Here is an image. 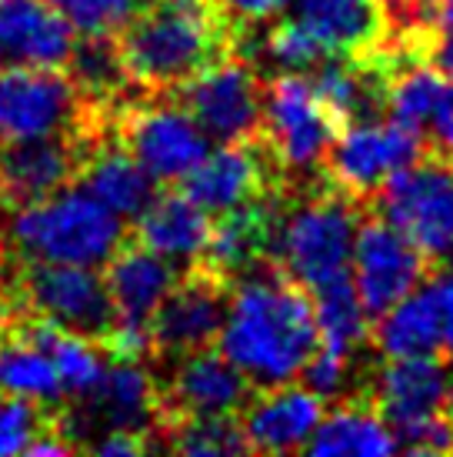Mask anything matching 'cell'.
I'll use <instances>...</instances> for the list:
<instances>
[{
  "instance_id": "cell-1",
  "label": "cell",
  "mask_w": 453,
  "mask_h": 457,
  "mask_svg": "<svg viewBox=\"0 0 453 457\" xmlns=\"http://www.w3.org/2000/svg\"><path fill=\"white\" fill-rule=\"evenodd\" d=\"M217 347L251 378L257 391L297 381L303 364L320 347L314 297L274 257H267L234 280Z\"/></svg>"
},
{
  "instance_id": "cell-2",
  "label": "cell",
  "mask_w": 453,
  "mask_h": 457,
  "mask_svg": "<svg viewBox=\"0 0 453 457\" xmlns=\"http://www.w3.org/2000/svg\"><path fill=\"white\" fill-rule=\"evenodd\" d=\"M117 37L140 94H177L220 57L240 51V27L217 0H151Z\"/></svg>"
},
{
  "instance_id": "cell-3",
  "label": "cell",
  "mask_w": 453,
  "mask_h": 457,
  "mask_svg": "<svg viewBox=\"0 0 453 457\" xmlns=\"http://www.w3.org/2000/svg\"><path fill=\"white\" fill-rule=\"evenodd\" d=\"M127 224L87 187L70 184L40 201L4 207V244L13 261L107 267L130 241Z\"/></svg>"
},
{
  "instance_id": "cell-4",
  "label": "cell",
  "mask_w": 453,
  "mask_h": 457,
  "mask_svg": "<svg viewBox=\"0 0 453 457\" xmlns=\"http://www.w3.org/2000/svg\"><path fill=\"white\" fill-rule=\"evenodd\" d=\"M367 204L353 201L327 174L293 184L284 194L274 234V261L307 294L353 274V244Z\"/></svg>"
},
{
  "instance_id": "cell-5",
  "label": "cell",
  "mask_w": 453,
  "mask_h": 457,
  "mask_svg": "<svg viewBox=\"0 0 453 457\" xmlns=\"http://www.w3.org/2000/svg\"><path fill=\"white\" fill-rule=\"evenodd\" d=\"M34 311L54 324L84 334L107 347L120 324L111 287L97 267L51 264V261H13L7 274V311Z\"/></svg>"
},
{
  "instance_id": "cell-6",
  "label": "cell",
  "mask_w": 453,
  "mask_h": 457,
  "mask_svg": "<svg viewBox=\"0 0 453 457\" xmlns=\"http://www.w3.org/2000/svg\"><path fill=\"white\" fill-rule=\"evenodd\" d=\"M343 130L340 117L317 94L314 80L280 71L264 80V137L287 184H307L324 174L330 144Z\"/></svg>"
},
{
  "instance_id": "cell-7",
  "label": "cell",
  "mask_w": 453,
  "mask_h": 457,
  "mask_svg": "<svg viewBox=\"0 0 453 457\" xmlns=\"http://www.w3.org/2000/svg\"><path fill=\"white\" fill-rule=\"evenodd\" d=\"M111 114L94 107L63 67L11 64L0 71V140L90 130Z\"/></svg>"
},
{
  "instance_id": "cell-8",
  "label": "cell",
  "mask_w": 453,
  "mask_h": 457,
  "mask_svg": "<svg viewBox=\"0 0 453 457\" xmlns=\"http://www.w3.org/2000/svg\"><path fill=\"white\" fill-rule=\"evenodd\" d=\"M370 207L393 220L433 264L447 261L453 251V157L424 151L380 184Z\"/></svg>"
},
{
  "instance_id": "cell-9",
  "label": "cell",
  "mask_w": 453,
  "mask_h": 457,
  "mask_svg": "<svg viewBox=\"0 0 453 457\" xmlns=\"http://www.w3.org/2000/svg\"><path fill=\"white\" fill-rule=\"evenodd\" d=\"M113 130L157 184L177 187L210 154L207 134L167 94H134L113 107Z\"/></svg>"
},
{
  "instance_id": "cell-10",
  "label": "cell",
  "mask_w": 453,
  "mask_h": 457,
  "mask_svg": "<svg viewBox=\"0 0 453 457\" xmlns=\"http://www.w3.org/2000/svg\"><path fill=\"white\" fill-rule=\"evenodd\" d=\"M167 97H174L217 144L257 140L264 130V74L243 51L220 57Z\"/></svg>"
},
{
  "instance_id": "cell-11",
  "label": "cell",
  "mask_w": 453,
  "mask_h": 457,
  "mask_svg": "<svg viewBox=\"0 0 453 457\" xmlns=\"http://www.w3.org/2000/svg\"><path fill=\"white\" fill-rule=\"evenodd\" d=\"M234 284L217 270L194 261L180 270L177 284L151 318V361L170 364L177 357L214 347L224 334Z\"/></svg>"
},
{
  "instance_id": "cell-12",
  "label": "cell",
  "mask_w": 453,
  "mask_h": 457,
  "mask_svg": "<svg viewBox=\"0 0 453 457\" xmlns=\"http://www.w3.org/2000/svg\"><path fill=\"white\" fill-rule=\"evenodd\" d=\"M430 261L393 220L367 207L353 244V284L367 314L377 320L433 274Z\"/></svg>"
},
{
  "instance_id": "cell-13",
  "label": "cell",
  "mask_w": 453,
  "mask_h": 457,
  "mask_svg": "<svg viewBox=\"0 0 453 457\" xmlns=\"http://www.w3.org/2000/svg\"><path fill=\"white\" fill-rule=\"evenodd\" d=\"M430 144L424 134L403 128L393 117L364 120V124H347L337 140L330 144V154L324 161V174L330 184H337L353 201L370 207L380 184L397 174L400 167L414 164Z\"/></svg>"
},
{
  "instance_id": "cell-14",
  "label": "cell",
  "mask_w": 453,
  "mask_h": 457,
  "mask_svg": "<svg viewBox=\"0 0 453 457\" xmlns=\"http://www.w3.org/2000/svg\"><path fill=\"white\" fill-rule=\"evenodd\" d=\"M177 187L190 201L201 204L210 217H220L284 191L287 178L280 174L264 137H257L240 140V144H220Z\"/></svg>"
},
{
  "instance_id": "cell-15",
  "label": "cell",
  "mask_w": 453,
  "mask_h": 457,
  "mask_svg": "<svg viewBox=\"0 0 453 457\" xmlns=\"http://www.w3.org/2000/svg\"><path fill=\"white\" fill-rule=\"evenodd\" d=\"M107 124L111 120H103L101 128L74 130V134L0 140V204L21 207L77 184L90 144Z\"/></svg>"
},
{
  "instance_id": "cell-16",
  "label": "cell",
  "mask_w": 453,
  "mask_h": 457,
  "mask_svg": "<svg viewBox=\"0 0 453 457\" xmlns=\"http://www.w3.org/2000/svg\"><path fill=\"white\" fill-rule=\"evenodd\" d=\"M253 391L251 378L224 351L203 347L170 361V374L161 381V424L177 418H230L247 407Z\"/></svg>"
},
{
  "instance_id": "cell-17",
  "label": "cell",
  "mask_w": 453,
  "mask_h": 457,
  "mask_svg": "<svg viewBox=\"0 0 453 457\" xmlns=\"http://www.w3.org/2000/svg\"><path fill=\"white\" fill-rule=\"evenodd\" d=\"M367 397L393 434L453 407V370L447 357H383L367 378Z\"/></svg>"
},
{
  "instance_id": "cell-18",
  "label": "cell",
  "mask_w": 453,
  "mask_h": 457,
  "mask_svg": "<svg viewBox=\"0 0 453 457\" xmlns=\"http://www.w3.org/2000/svg\"><path fill=\"white\" fill-rule=\"evenodd\" d=\"M327 414V401L303 384H274L253 391L240 411V428L251 454H290L307 451L317 424Z\"/></svg>"
},
{
  "instance_id": "cell-19",
  "label": "cell",
  "mask_w": 453,
  "mask_h": 457,
  "mask_svg": "<svg viewBox=\"0 0 453 457\" xmlns=\"http://www.w3.org/2000/svg\"><path fill=\"white\" fill-rule=\"evenodd\" d=\"M180 270L184 267L153 254L151 247L134 241V234H130V241L107 261V270H103L120 324L140 330L151 328V318L157 314V307L164 304Z\"/></svg>"
},
{
  "instance_id": "cell-20",
  "label": "cell",
  "mask_w": 453,
  "mask_h": 457,
  "mask_svg": "<svg viewBox=\"0 0 453 457\" xmlns=\"http://www.w3.org/2000/svg\"><path fill=\"white\" fill-rule=\"evenodd\" d=\"M80 187H87L94 197H101L113 214H120L124 220H137L151 201L157 197V180L144 170L134 154L124 147V140L117 137L113 130V117L111 124L94 137L87 151V161L80 167V178H77Z\"/></svg>"
},
{
  "instance_id": "cell-21",
  "label": "cell",
  "mask_w": 453,
  "mask_h": 457,
  "mask_svg": "<svg viewBox=\"0 0 453 457\" xmlns=\"http://www.w3.org/2000/svg\"><path fill=\"white\" fill-rule=\"evenodd\" d=\"M77 30L47 0H0V57L27 67H67Z\"/></svg>"
},
{
  "instance_id": "cell-22",
  "label": "cell",
  "mask_w": 453,
  "mask_h": 457,
  "mask_svg": "<svg viewBox=\"0 0 453 457\" xmlns=\"http://www.w3.org/2000/svg\"><path fill=\"white\" fill-rule=\"evenodd\" d=\"M293 17L327 54L364 57L380 51L391 34L383 0H293Z\"/></svg>"
},
{
  "instance_id": "cell-23",
  "label": "cell",
  "mask_w": 453,
  "mask_h": 457,
  "mask_svg": "<svg viewBox=\"0 0 453 457\" xmlns=\"http://www.w3.org/2000/svg\"><path fill=\"white\" fill-rule=\"evenodd\" d=\"M130 234H134V241L151 247L153 254L187 267L194 261H201V254L207 251L210 234H214V217L197 201H190L180 187H167L134 220Z\"/></svg>"
},
{
  "instance_id": "cell-24",
  "label": "cell",
  "mask_w": 453,
  "mask_h": 457,
  "mask_svg": "<svg viewBox=\"0 0 453 457\" xmlns=\"http://www.w3.org/2000/svg\"><path fill=\"white\" fill-rule=\"evenodd\" d=\"M400 441L383 420L377 404L367 394H353L343 401H334V411L324 414L317 424L314 437L307 445V454H357V457H380L397 454Z\"/></svg>"
},
{
  "instance_id": "cell-25",
  "label": "cell",
  "mask_w": 453,
  "mask_h": 457,
  "mask_svg": "<svg viewBox=\"0 0 453 457\" xmlns=\"http://www.w3.org/2000/svg\"><path fill=\"white\" fill-rule=\"evenodd\" d=\"M374 351L380 357H450L441 307L427 280L374 320Z\"/></svg>"
},
{
  "instance_id": "cell-26",
  "label": "cell",
  "mask_w": 453,
  "mask_h": 457,
  "mask_svg": "<svg viewBox=\"0 0 453 457\" xmlns=\"http://www.w3.org/2000/svg\"><path fill=\"white\" fill-rule=\"evenodd\" d=\"M0 394L30 397L47 407H61L67 401L51 351H44L4 318H0Z\"/></svg>"
},
{
  "instance_id": "cell-27",
  "label": "cell",
  "mask_w": 453,
  "mask_h": 457,
  "mask_svg": "<svg viewBox=\"0 0 453 457\" xmlns=\"http://www.w3.org/2000/svg\"><path fill=\"white\" fill-rule=\"evenodd\" d=\"M63 71L74 77L80 94L101 111H113L127 97L140 94L130 80L117 34H77L74 54Z\"/></svg>"
},
{
  "instance_id": "cell-28",
  "label": "cell",
  "mask_w": 453,
  "mask_h": 457,
  "mask_svg": "<svg viewBox=\"0 0 453 457\" xmlns=\"http://www.w3.org/2000/svg\"><path fill=\"white\" fill-rule=\"evenodd\" d=\"M310 297H314L317 328H320L324 347H334V351L353 357H360L367 347H374V318L367 314L364 301L357 294L353 274L320 287Z\"/></svg>"
},
{
  "instance_id": "cell-29",
  "label": "cell",
  "mask_w": 453,
  "mask_h": 457,
  "mask_svg": "<svg viewBox=\"0 0 453 457\" xmlns=\"http://www.w3.org/2000/svg\"><path fill=\"white\" fill-rule=\"evenodd\" d=\"M161 451L184 457H234L251 454V445L240 428V414L230 418H177L157 428Z\"/></svg>"
},
{
  "instance_id": "cell-30",
  "label": "cell",
  "mask_w": 453,
  "mask_h": 457,
  "mask_svg": "<svg viewBox=\"0 0 453 457\" xmlns=\"http://www.w3.org/2000/svg\"><path fill=\"white\" fill-rule=\"evenodd\" d=\"M77 34H120L147 0H47Z\"/></svg>"
},
{
  "instance_id": "cell-31",
  "label": "cell",
  "mask_w": 453,
  "mask_h": 457,
  "mask_svg": "<svg viewBox=\"0 0 453 457\" xmlns=\"http://www.w3.org/2000/svg\"><path fill=\"white\" fill-rule=\"evenodd\" d=\"M54 414L57 407L37 404L17 394H0V457L24 454L27 445L54 424Z\"/></svg>"
},
{
  "instance_id": "cell-32",
  "label": "cell",
  "mask_w": 453,
  "mask_h": 457,
  "mask_svg": "<svg viewBox=\"0 0 453 457\" xmlns=\"http://www.w3.org/2000/svg\"><path fill=\"white\" fill-rule=\"evenodd\" d=\"M217 4L240 30H257V27L274 24L277 17H284L293 7V0H217Z\"/></svg>"
},
{
  "instance_id": "cell-33",
  "label": "cell",
  "mask_w": 453,
  "mask_h": 457,
  "mask_svg": "<svg viewBox=\"0 0 453 457\" xmlns=\"http://www.w3.org/2000/svg\"><path fill=\"white\" fill-rule=\"evenodd\" d=\"M87 451H94V454L101 457H140V454H151L153 441L147 434H137V431H107Z\"/></svg>"
},
{
  "instance_id": "cell-34",
  "label": "cell",
  "mask_w": 453,
  "mask_h": 457,
  "mask_svg": "<svg viewBox=\"0 0 453 457\" xmlns=\"http://www.w3.org/2000/svg\"><path fill=\"white\" fill-rule=\"evenodd\" d=\"M427 144L433 151L453 157V80H447L441 101H437V111L427 124Z\"/></svg>"
},
{
  "instance_id": "cell-35",
  "label": "cell",
  "mask_w": 453,
  "mask_h": 457,
  "mask_svg": "<svg viewBox=\"0 0 453 457\" xmlns=\"http://www.w3.org/2000/svg\"><path fill=\"white\" fill-rule=\"evenodd\" d=\"M427 61L453 80V34H437V37L430 40Z\"/></svg>"
},
{
  "instance_id": "cell-36",
  "label": "cell",
  "mask_w": 453,
  "mask_h": 457,
  "mask_svg": "<svg viewBox=\"0 0 453 457\" xmlns=\"http://www.w3.org/2000/svg\"><path fill=\"white\" fill-rule=\"evenodd\" d=\"M437 34H453V0H437Z\"/></svg>"
},
{
  "instance_id": "cell-37",
  "label": "cell",
  "mask_w": 453,
  "mask_h": 457,
  "mask_svg": "<svg viewBox=\"0 0 453 457\" xmlns=\"http://www.w3.org/2000/svg\"><path fill=\"white\" fill-rule=\"evenodd\" d=\"M7 244H4V204H0V270H4V264H7ZM4 284H7V278L0 280V291H4Z\"/></svg>"
},
{
  "instance_id": "cell-38",
  "label": "cell",
  "mask_w": 453,
  "mask_h": 457,
  "mask_svg": "<svg viewBox=\"0 0 453 457\" xmlns=\"http://www.w3.org/2000/svg\"><path fill=\"white\" fill-rule=\"evenodd\" d=\"M0 318H4V297H0Z\"/></svg>"
},
{
  "instance_id": "cell-39",
  "label": "cell",
  "mask_w": 453,
  "mask_h": 457,
  "mask_svg": "<svg viewBox=\"0 0 453 457\" xmlns=\"http://www.w3.org/2000/svg\"><path fill=\"white\" fill-rule=\"evenodd\" d=\"M447 261H450V267H453V251H450V257H447Z\"/></svg>"
}]
</instances>
